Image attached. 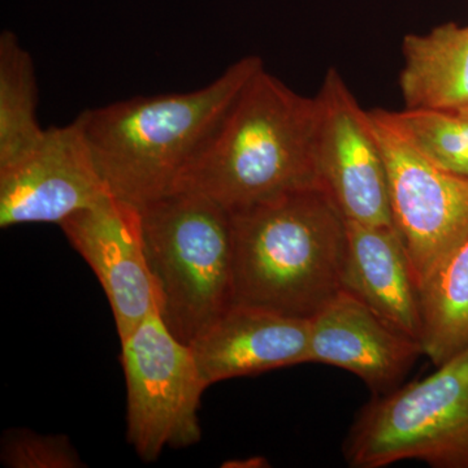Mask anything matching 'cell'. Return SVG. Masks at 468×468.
I'll list each match as a JSON object with an SVG mask.
<instances>
[{
  "label": "cell",
  "instance_id": "cell-18",
  "mask_svg": "<svg viewBox=\"0 0 468 468\" xmlns=\"http://www.w3.org/2000/svg\"><path fill=\"white\" fill-rule=\"evenodd\" d=\"M0 461L9 468L86 467L69 437L42 435L27 428H14L3 433Z\"/></svg>",
  "mask_w": 468,
  "mask_h": 468
},
{
  "label": "cell",
  "instance_id": "cell-1",
  "mask_svg": "<svg viewBox=\"0 0 468 468\" xmlns=\"http://www.w3.org/2000/svg\"><path fill=\"white\" fill-rule=\"evenodd\" d=\"M263 67L260 57L250 55L198 90L84 111L77 120L111 196L140 208L175 192Z\"/></svg>",
  "mask_w": 468,
  "mask_h": 468
},
{
  "label": "cell",
  "instance_id": "cell-6",
  "mask_svg": "<svg viewBox=\"0 0 468 468\" xmlns=\"http://www.w3.org/2000/svg\"><path fill=\"white\" fill-rule=\"evenodd\" d=\"M122 343L128 441L144 461L202 437L198 409L207 389L189 345L172 335L158 309Z\"/></svg>",
  "mask_w": 468,
  "mask_h": 468
},
{
  "label": "cell",
  "instance_id": "cell-10",
  "mask_svg": "<svg viewBox=\"0 0 468 468\" xmlns=\"http://www.w3.org/2000/svg\"><path fill=\"white\" fill-rule=\"evenodd\" d=\"M58 227L94 271L112 309L120 341L125 340L158 309L140 208L109 194Z\"/></svg>",
  "mask_w": 468,
  "mask_h": 468
},
{
  "label": "cell",
  "instance_id": "cell-7",
  "mask_svg": "<svg viewBox=\"0 0 468 468\" xmlns=\"http://www.w3.org/2000/svg\"><path fill=\"white\" fill-rule=\"evenodd\" d=\"M367 112L387 168L393 227L420 289L468 239V178L431 162L393 125L387 110Z\"/></svg>",
  "mask_w": 468,
  "mask_h": 468
},
{
  "label": "cell",
  "instance_id": "cell-11",
  "mask_svg": "<svg viewBox=\"0 0 468 468\" xmlns=\"http://www.w3.org/2000/svg\"><path fill=\"white\" fill-rule=\"evenodd\" d=\"M420 356L419 341L388 324L347 291L310 318L307 363L351 372L375 394L399 387Z\"/></svg>",
  "mask_w": 468,
  "mask_h": 468
},
{
  "label": "cell",
  "instance_id": "cell-2",
  "mask_svg": "<svg viewBox=\"0 0 468 468\" xmlns=\"http://www.w3.org/2000/svg\"><path fill=\"white\" fill-rule=\"evenodd\" d=\"M316 124V98L292 90L263 67L176 190L202 194L233 214L284 194L323 187Z\"/></svg>",
  "mask_w": 468,
  "mask_h": 468
},
{
  "label": "cell",
  "instance_id": "cell-16",
  "mask_svg": "<svg viewBox=\"0 0 468 468\" xmlns=\"http://www.w3.org/2000/svg\"><path fill=\"white\" fill-rule=\"evenodd\" d=\"M38 86L29 52L15 33L0 34V169L32 153L46 129L37 119Z\"/></svg>",
  "mask_w": 468,
  "mask_h": 468
},
{
  "label": "cell",
  "instance_id": "cell-19",
  "mask_svg": "<svg viewBox=\"0 0 468 468\" xmlns=\"http://www.w3.org/2000/svg\"><path fill=\"white\" fill-rule=\"evenodd\" d=\"M458 112L468 113V107H466V109L458 111Z\"/></svg>",
  "mask_w": 468,
  "mask_h": 468
},
{
  "label": "cell",
  "instance_id": "cell-13",
  "mask_svg": "<svg viewBox=\"0 0 468 468\" xmlns=\"http://www.w3.org/2000/svg\"><path fill=\"white\" fill-rule=\"evenodd\" d=\"M344 289L420 344L418 282L394 227L346 220Z\"/></svg>",
  "mask_w": 468,
  "mask_h": 468
},
{
  "label": "cell",
  "instance_id": "cell-3",
  "mask_svg": "<svg viewBox=\"0 0 468 468\" xmlns=\"http://www.w3.org/2000/svg\"><path fill=\"white\" fill-rule=\"evenodd\" d=\"M234 301L310 319L344 289L346 218L323 187L230 214Z\"/></svg>",
  "mask_w": 468,
  "mask_h": 468
},
{
  "label": "cell",
  "instance_id": "cell-4",
  "mask_svg": "<svg viewBox=\"0 0 468 468\" xmlns=\"http://www.w3.org/2000/svg\"><path fill=\"white\" fill-rule=\"evenodd\" d=\"M140 214L160 318L190 345L236 303L232 218L187 190L147 203Z\"/></svg>",
  "mask_w": 468,
  "mask_h": 468
},
{
  "label": "cell",
  "instance_id": "cell-5",
  "mask_svg": "<svg viewBox=\"0 0 468 468\" xmlns=\"http://www.w3.org/2000/svg\"><path fill=\"white\" fill-rule=\"evenodd\" d=\"M344 455L354 468L408 460L468 468V347L430 377L375 394L350 427Z\"/></svg>",
  "mask_w": 468,
  "mask_h": 468
},
{
  "label": "cell",
  "instance_id": "cell-12",
  "mask_svg": "<svg viewBox=\"0 0 468 468\" xmlns=\"http://www.w3.org/2000/svg\"><path fill=\"white\" fill-rule=\"evenodd\" d=\"M310 319L234 303L190 349L207 387L307 363Z\"/></svg>",
  "mask_w": 468,
  "mask_h": 468
},
{
  "label": "cell",
  "instance_id": "cell-8",
  "mask_svg": "<svg viewBox=\"0 0 468 468\" xmlns=\"http://www.w3.org/2000/svg\"><path fill=\"white\" fill-rule=\"evenodd\" d=\"M316 167L320 183L349 221L393 227L383 153L359 106L335 68L315 95Z\"/></svg>",
  "mask_w": 468,
  "mask_h": 468
},
{
  "label": "cell",
  "instance_id": "cell-14",
  "mask_svg": "<svg viewBox=\"0 0 468 468\" xmlns=\"http://www.w3.org/2000/svg\"><path fill=\"white\" fill-rule=\"evenodd\" d=\"M399 75L406 110L460 111L468 107V26L442 24L402 42Z\"/></svg>",
  "mask_w": 468,
  "mask_h": 468
},
{
  "label": "cell",
  "instance_id": "cell-9",
  "mask_svg": "<svg viewBox=\"0 0 468 468\" xmlns=\"http://www.w3.org/2000/svg\"><path fill=\"white\" fill-rule=\"evenodd\" d=\"M109 194L79 120L51 126L26 158L0 169V227L60 226Z\"/></svg>",
  "mask_w": 468,
  "mask_h": 468
},
{
  "label": "cell",
  "instance_id": "cell-17",
  "mask_svg": "<svg viewBox=\"0 0 468 468\" xmlns=\"http://www.w3.org/2000/svg\"><path fill=\"white\" fill-rule=\"evenodd\" d=\"M387 115L431 162L468 178V113L403 109Z\"/></svg>",
  "mask_w": 468,
  "mask_h": 468
},
{
  "label": "cell",
  "instance_id": "cell-15",
  "mask_svg": "<svg viewBox=\"0 0 468 468\" xmlns=\"http://www.w3.org/2000/svg\"><path fill=\"white\" fill-rule=\"evenodd\" d=\"M420 346L441 366L468 347V239L419 289Z\"/></svg>",
  "mask_w": 468,
  "mask_h": 468
}]
</instances>
